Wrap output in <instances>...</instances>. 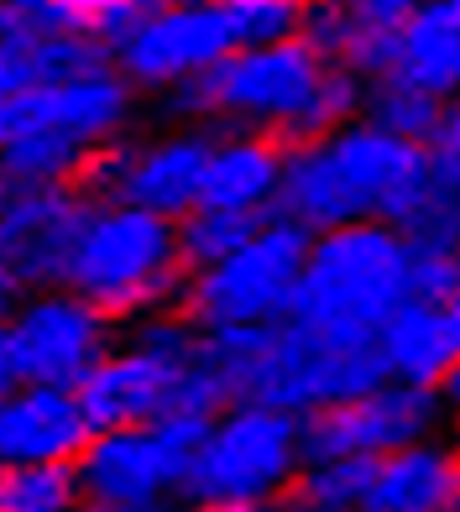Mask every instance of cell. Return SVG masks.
Masks as SVG:
<instances>
[{
	"mask_svg": "<svg viewBox=\"0 0 460 512\" xmlns=\"http://www.w3.org/2000/svg\"><path fill=\"white\" fill-rule=\"evenodd\" d=\"M95 68H110L105 42L74 37V32H42V42L21 63V74H27V84H58V79H84Z\"/></svg>",
	"mask_w": 460,
	"mask_h": 512,
	"instance_id": "obj_25",
	"label": "cell"
},
{
	"mask_svg": "<svg viewBox=\"0 0 460 512\" xmlns=\"http://www.w3.org/2000/svg\"><path fill=\"white\" fill-rule=\"evenodd\" d=\"M79 512H183V502H84Z\"/></svg>",
	"mask_w": 460,
	"mask_h": 512,
	"instance_id": "obj_33",
	"label": "cell"
},
{
	"mask_svg": "<svg viewBox=\"0 0 460 512\" xmlns=\"http://www.w3.org/2000/svg\"><path fill=\"white\" fill-rule=\"evenodd\" d=\"M126 6L131 0H37V21L48 32H74V37H95L110 42L126 27Z\"/></svg>",
	"mask_w": 460,
	"mask_h": 512,
	"instance_id": "obj_27",
	"label": "cell"
},
{
	"mask_svg": "<svg viewBox=\"0 0 460 512\" xmlns=\"http://www.w3.org/2000/svg\"><path fill=\"white\" fill-rule=\"evenodd\" d=\"M236 21V42L241 48H267V42H288L304 32V11L293 0H262V6H241L230 11Z\"/></svg>",
	"mask_w": 460,
	"mask_h": 512,
	"instance_id": "obj_28",
	"label": "cell"
},
{
	"mask_svg": "<svg viewBox=\"0 0 460 512\" xmlns=\"http://www.w3.org/2000/svg\"><path fill=\"white\" fill-rule=\"evenodd\" d=\"M361 512H460V439L445 429L372 460Z\"/></svg>",
	"mask_w": 460,
	"mask_h": 512,
	"instance_id": "obj_17",
	"label": "cell"
},
{
	"mask_svg": "<svg viewBox=\"0 0 460 512\" xmlns=\"http://www.w3.org/2000/svg\"><path fill=\"white\" fill-rule=\"evenodd\" d=\"M434 178L429 147L403 142V136L361 121H345L314 142L288 147L278 215L304 225L309 236L356 220H387L398 225L413 204L424 199Z\"/></svg>",
	"mask_w": 460,
	"mask_h": 512,
	"instance_id": "obj_2",
	"label": "cell"
},
{
	"mask_svg": "<svg viewBox=\"0 0 460 512\" xmlns=\"http://www.w3.org/2000/svg\"><path fill=\"white\" fill-rule=\"evenodd\" d=\"M6 199H11V189H6V178H0V209H6Z\"/></svg>",
	"mask_w": 460,
	"mask_h": 512,
	"instance_id": "obj_41",
	"label": "cell"
},
{
	"mask_svg": "<svg viewBox=\"0 0 460 512\" xmlns=\"http://www.w3.org/2000/svg\"><path fill=\"white\" fill-rule=\"evenodd\" d=\"M84 492L74 465H6L0 471V512H79Z\"/></svg>",
	"mask_w": 460,
	"mask_h": 512,
	"instance_id": "obj_23",
	"label": "cell"
},
{
	"mask_svg": "<svg viewBox=\"0 0 460 512\" xmlns=\"http://www.w3.org/2000/svg\"><path fill=\"white\" fill-rule=\"evenodd\" d=\"M210 147H215L210 126L163 121V131H131V136H121V142H110L89 157L79 189L95 199H121V204L178 220L199 204Z\"/></svg>",
	"mask_w": 460,
	"mask_h": 512,
	"instance_id": "obj_9",
	"label": "cell"
},
{
	"mask_svg": "<svg viewBox=\"0 0 460 512\" xmlns=\"http://www.w3.org/2000/svg\"><path fill=\"white\" fill-rule=\"evenodd\" d=\"M382 79L413 84L434 100L460 95V6L455 0H429L403 16L393 37V63Z\"/></svg>",
	"mask_w": 460,
	"mask_h": 512,
	"instance_id": "obj_19",
	"label": "cell"
},
{
	"mask_svg": "<svg viewBox=\"0 0 460 512\" xmlns=\"http://www.w3.org/2000/svg\"><path fill=\"white\" fill-rule=\"evenodd\" d=\"M6 335H11V356H16L21 382L74 392L115 345L121 324L89 304L84 293L58 283V288H32L21 298L16 314L6 319Z\"/></svg>",
	"mask_w": 460,
	"mask_h": 512,
	"instance_id": "obj_11",
	"label": "cell"
},
{
	"mask_svg": "<svg viewBox=\"0 0 460 512\" xmlns=\"http://www.w3.org/2000/svg\"><path fill=\"white\" fill-rule=\"evenodd\" d=\"M440 314H445V330H450V345H455V361H460V288L440 304Z\"/></svg>",
	"mask_w": 460,
	"mask_h": 512,
	"instance_id": "obj_36",
	"label": "cell"
},
{
	"mask_svg": "<svg viewBox=\"0 0 460 512\" xmlns=\"http://www.w3.org/2000/svg\"><path fill=\"white\" fill-rule=\"evenodd\" d=\"M366 481H372V460H304V471L293 481V502L304 507H361L366 502Z\"/></svg>",
	"mask_w": 460,
	"mask_h": 512,
	"instance_id": "obj_26",
	"label": "cell"
},
{
	"mask_svg": "<svg viewBox=\"0 0 460 512\" xmlns=\"http://www.w3.org/2000/svg\"><path fill=\"white\" fill-rule=\"evenodd\" d=\"M377 356H382V377L387 382H408V387H440L455 366V345L445 330L440 304L408 298L403 309H393L377 330Z\"/></svg>",
	"mask_w": 460,
	"mask_h": 512,
	"instance_id": "obj_20",
	"label": "cell"
},
{
	"mask_svg": "<svg viewBox=\"0 0 460 512\" xmlns=\"http://www.w3.org/2000/svg\"><path fill=\"white\" fill-rule=\"evenodd\" d=\"M293 6H298V11L309 16V11H325V6H340V0H293Z\"/></svg>",
	"mask_w": 460,
	"mask_h": 512,
	"instance_id": "obj_39",
	"label": "cell"
},
{
	"mask_svg": "<svg viewBox=\"0 0 460 512\" xmlns=\"http://www.w3.org/2000/svg\"><path fill=\"white\" fill-rule=\"evenodd\" d=\"M95 152L100 147H84L58 131L0 136V178H6V189H79Z\"/></svg>",
	"mask_w": 460,
	"mask_h": 512,
	"instance_id": "obj_21",
	"label": "cell"
},
{
	"mask_svg": "<svg viewBox=\"0 0 460 512\" xmlns=\"http://www.w3.org/2000/svg\"><path fill=\"white\" fill-rule=\"evenodd\" d=\"M84 209V189H11L6 209H0V262L27 288H58Z\"/></svg>",
	"mask_w": 460,
	"mask_h": 512,
	"instance_id": "obj_15",
	"label": "cell"
},
{
	"mask_svg": "<svg viewBox=\"0 0 460 512\" xmlns=\"http://www.w3.org/2000/svg\"><path fill=\"white\" fill-rule=\"evenodd\" d=\"M440 398H445V429L460 439V361L450 366V377L440 382Z\"/></svg>",
	"mask_w": 460,
	"mask_h": 512,
	"instance_id": "obj_32",
	"label": "cell"
},
{
	"mask_svg": "<svg viewBox=\"0 0 460 512\" xmlns=\"http://www.w3.org/2000/svg\"><path fill=\"white\" fill-rule=\"evenodd\" d=\"M16 387H21V371H16V356H11V335H6V324H0V398Z\"/></svg>",
	"mask_w": 460,
	"mask_h": 512,
	"instance_id": "obj_34",
	"label": "cell"
},
{
	"mask_svg": "<svg viewBox=\"0 0 460 512\" xmlns=\"http://www.w3.org/2000/svg\"><path fill=\"white\" fill-rule=\"evenodd\" d=\"M345 11H351L361 27H382V32H398L403 16L419 6V0H340Z\"/></svg>",
	"mask_w": 460,
	"mask_h": 512,
	"instance_id": "obj_30",
	"label": "cell"
},
{
	"mask_svg": "<svg viewBox=\"0 0 460 512\" xmlns=\"http://www.w3.org/2000/svg\"><path fill=\"white\" fill-rule=\"evenodd\" d=\"M419 6H429V0H419Z\"/></svg>",
	"mask_w": 460,
	"mask_h": 512,
	"instance_id": "obj_43",
	"label": "cell"
},
{
	"mask_svg": "<svg viewBox=\"0 0 460 512\" xmlns=\"http://www.w3.org/2000/svg\"><path fill=\"white\" fill-rule=\"evenodd\" d=\"M288 147L262 131H215L210 168H204L199 204L241 209V215H278Z\"/></svg>",
	"mask_w": 460,
	"mask_h": 512,
	"instance_id": "obj_18",
	"label": "cell"
},
{
	"mask_svg": "<svg viewBox=\"0 0 460 512\" xmlns=\"http://www.w3.org/2000/svg\"><path fill=\"white\" fill-rule=\"evenodd\" d=\"M32 288L27 283H21V277L6 267V262H0V324H6L11 314H16V304H21V298H27Z\"/></svg>",
	"mask_w": 460,
	"mask_h": 512,
	"instance_id": "obj_31",
	"label": "cell"
},
{
	"mask_svg": "<svg viewBox=\"0 0 460 512\" xmlns=\"http://www.w3.org/2000/svg\"><path fill=\"white\" fill-rule=\"evenodd\" d=\"M225 11H241V6H262V0H220Z\"/></svg>",
	"mask_w": 460,
	"mask_h": 512,
	"instance_id": "obj_40",
	"label": "cell"
},
{
	"mask_svg": "<svg viewBox=\"0 0 460 512\" xmlns=\"http://www.w3.org/2000/svg\"><path fill=\"white\" fill-rule=\"evenodd\" d=\"M267 215H241V209H210V204H194L189 215H178V256L183 267H210L220 256L236 251L251 230H257Z\"/></svg>",
	"mask_w": 460,
	"mask_h": 512,
	"instance_id": "obj_24",
	"label": "cell"
},
{
	"mask_svg": "<svg viewBox=\"0 0 460 512\" xmlns=\"http://www.w3.org/2000/svg\"><path fill=\"white\" fill-rule=\"evenodd\" d=\"M283 512H361V507H304V502L283 497Z\"/></svg>",
	"mask_w": 460,
	"mask_h": 512,
	"instance_id": "obj_37",
	"label": "cell"
},
{
	"mask_svg": "<svg viewBox=\"0 0 460 512\" xmlns=\"http://www.w3.org/2000/svg\"><path fill=\"white\" fill-rule=\"evenodd\" d=\"M236 48V21L220 0H173L115 42L110 63L142 100H163L168 89L199 79Z\"/></svg>",
	"mask_w": 460,
	"mask_h": 512,
	"instance_id": "obj_12",
	"label": "cell"
},
{
	"mask_svg": "<svg viewBox=\"0 0 460 512\" xmlns=\"http://www.w3.org/2000/svg\"><path fill=\"white\" fill-rule=\"evenodd\" d=\"M142 121V95L110 68H95L84 79L58 84H21L0 100V136L21 131H58L84 147H110L136 131Z\"/></svg>",
	"mask_w": 460,
	"mask_h": 512,
	"instance_id": "obj_14",
	"label": "cell"
},
{
	"mask_svg": "<svg viewBox=\"0 0 460 512\" xmlns=\"http://www.w3.org/2000/svg\"><path fill=\"white\" fill-rule=\"evenodd\" d=\"M204 356L230 403H267L293 418L387 382L377 335H340L304 319H283L267 330H204Z\"/></svg>",
	"mask_w": 460,
	"mask_h": 512,
	"instance_id": "obj_3",
	"label": "cell"
},
{
	"mask_svg": "<svg viewBox=\"0 0 460 512\" xmlns=\"http://www.w3.org/2000/svg\"><path fill=\"white\" fill-rule=\"evenodd\" d=\"M445 434V398L440 387L377 382L335 408L304 418V455L309 460H382L413 439Z\"/></svg>",
	"mask_w": 460,
	"mask_h": 512,
	"instance_id": "obj_13",
	"label": "cell"
},
{
	"mask_svg": "<svg viewBox=\"0 0 460 512\" xmlns=\"http://www.w3.org/2000/svg\"><path fill=\"white\" fill-rule=\"evenodd\" d=\"M21 84H27V79H21V74H16V68H0V100H6V95H11V89H21Z\"/></svg>",
	"mask_w": 460,
	"mask_h": 512,
	"instance_id": "obj_38",
	"label": "cell"
},
{
	"mask_svg": "<svg viewBox=\"0 0 460 512\" xmlns=\"http://www.w3.org/2000/svg\"><path fill=\"white\" fill-rule=\"evenodd\" d=\"M183 283H189V267L178 256V220L89 194L84 225L74 236V251H68L63 288L84 293L115 324H131L178 309Z\"/></svg>",
	"mask_w": 460,
	"mask_h": 512,
	"instance_id": "obj_5",
	"label": "cell"
},
{
	"mask_svg": "<svg viewBox=\"0 0 460 512\" xmlns=\"http://www.w3.org/2000/svg\"><path fill=\"white\" fill-rule=\"evenodd\" d=\"M74 398L89 429H115L147 418H215L230 392L204 356V330L183 309H163L121 324L115 345L74 387Z\"/></svg>",
	"mask_w": 460,
	"mask_h": 512,
	"instance_id": "obj_4",
	"label": "cell"
},
{
	"mask_svg": "<svg viewBox=\"0 0 460 512\" xmlns=\"http://www.w3.org/2000/svg\"><path fill=\"white\" fill-rule=\"evenodd\" d=\"M361 115H366L372 126L403 136V142L429 147L434 131H440L445 100H434V95H424V89H413V84H398V79H372V84H366Z\"/></svg>",
	"mask_w": 460,
	"mask_h": 512,
	"instance_id": "obj_22",
	"label": "cell"
},
{
	"mask_svg": "<svg viewBox=\"0 0 460 512\" xmlns=\"http://www.w3.org/2000/svg\"><path fill=\"white\" fill-rule=\"evenodd\" d=\"M413 298V246L398 225L356 220L319 230L304 256L288 319L340 335H377L382 319Z\"/></svg>",
	"mask_w": 460,
	"mask_h": 512,
	"instance_id": "obj_6",
	"label": "cell"
},
{
	"mask_svg": "<svg viewBox=\"0 0 460 512\" xmlns=\"http://www.w3.org/2000/svg\"><path fill=\"white\" fill-rule=\"evenodd\" d=\"M11 6H27V11H32V16H37V0H11Z\"/></svg>",
	"mask_w": 460,
	"mask_h": 512,
	"instance_id": "obj_42",
	"label": "cell"
},
{
	"mask_svg": "<svg viewBox=\"0 0 460 512\" xmlns=\"http://www.w3.org/2000/svg\"><path fill=\"white\" fill-rule=\"evenodd\" d=\"M183 512H283V502H204V507H183Z\"/></svg>",
	"mask_w": 460,
	"mask_h": 512,
	"instance_id": "obj_35",
	"label": "cell"
},
{
	"mask_svg": "<svg viewBox=\"0 0 460 512\" xmlns=\"http://www.w3.org/2000/svg\"><path fill=\"white\" fill-rule=\"evenodd\" d=\"M304 460V418L267 403H225L199 429L178 502H283Z\"/></svg>",
	"mask_w": 460,
	"mask_h": 512,
	"instance_id": "obj_7",
	"label": "cell"
},
{
	"mask_svg": "<svg viewBox=\"0 0 460 512\" xmlns=\"http://www.w3.org/2000/svg\"><path fill=\"white\" fill-rule=\"evenodd\" d=\"M204 424L210 418H147L95 429L74 460L84 502H178Z\"/></svg>",
	"mask_w": 460,
	"mask_h": 512,
	"instance_id": "obj_10",
	"label": "cell"
},
{
	"mask_svg": "<svg viewBox=\"0 0 460 512\" xmlns=\"http://www.w3.org/2000/svg\"><path fill=\"white\" fill-rule=\"evenodd\" d=\"M89 418L68 387L21 382L0 398V471L6 465H74L89 445Z\"/></svg>",
	"mask_w": 460,
	"mask_h": 512,
	"instance_id": "obj_16",
	"label": "cell"
},
{
	"mask_svg": "<svg viewBox=\"0 0 460 512\" xmlns=\"http://www.w3.org/2000/svg\"><path fill=\"white\" fill-rule=\"evenodd\" d=\"M455 6H460V0H455Z\"/></svg>",
	"mask_w": 460,
	"mask_h": 512,
	"instance_id": "obj_44",
	"label": "cell"
},
{
	"mask_svg": "<svg viewBox=\"0 0 460 512\" xmlns=\"http://www.w3.org/2000/svg\"><path fill=\"white\" fill-rule=\"evenodd\" d=\"M366 79L351 68L325 63L319 48L298 32L267 48H236L199 79L168 89L157 115L173 126H210V131H262L283 147L314 142L345 121H361Z\"/></svg>",
	"mask_w": 460,
	"mask_h": 512,
	"instance_id": "obj_1",
	"label": "cell"
},
{
	"mask_svg": "<svg viewBox=\"0 0 460 512\" xmlns=\"http://www.w3.org/2000/svg\"><path fill=\"white\" fill-rule=\"evenodd\" d=\"M42 21L27 11V6H11V0H0V68H16L21 74V63H27V53L42 42ZM27 79V74H21Z\"/></svg>",
	"mask_w": 460,
	"mask_h": 512,
	"instance_id": "obj_29",
	"label": "cell"
},
{
	"mask_svg": "<svg viewBox=\"0 0 460 512\" xmlns=\"http://www.w3.org/2000/svg\"><path fill=\"white\" fill-rule=\"evenodd\" d=\"M309 241L314 236L304 225L267 215L230 256L189 272L178 309L199 330H267V324H283L293 314Z\"/></svg>",
	"mask_w": 460,
	"mask_h": 512,
	"instance_id": "obj_8",
	"label": "cell"
}]
</instances>
